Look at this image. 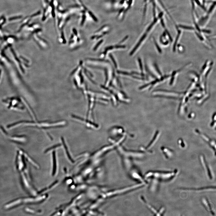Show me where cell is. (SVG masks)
Wrapping results in <instances>:
<instances>
[{"instance_id": "ba28073f", "label": "cell", "mask_w": 216, "mask_h": 216, "mask_svg": "<svg viewBox=\"0 0 216 216\" xmlns=\"http://www.w3.org/2000/svg\"><path fill=\"white\" fill-rule=\"evenodd\" d=\"M147 36V33H145L142 36L140 40L139 41L138 43L136 45V46L135 47V48H133V49L130 52V56H131L133 54H134V52L136 51V50L138 49V48L140 46V44H141L142 42L145 39V38H146V36Z\"/></svg>"}, {"instance_id": "7a4b0ae2", "label": "cell", "mask_w": 216, "mask_h": 216, "mask_svg": "<svg viewBox=\"0 0 216 216\" xmlns=\"http://www.w3.org/2000/svg\"><path fill=\"white\" fill-rule=\"evenodd\" d=\"M6 49H8L10 60H12V62L14 63V65L17 68L18 71L21 74H24L25 73V69L23 68L19 57L16 55L14 50H13L11 46Z\"/></svg>"}, {"instance_id": "ffe728a7", "label": "cell", "mask_w": 216, "mask_h": 216, "mask_svg": "<svg viewBox=\"0 0 216 216\" xmlns=\"http://www.w3.org/2000/svg\"><path fill=\"white\" fill-rule=\"evenodd\" d=\"M126 46L124 45H116L114 47V48H125Z\"/></svg>"}, {"instance_id": "e0dca14e", "label": "cell", "mask_w": 216, "mask_h": 216, "mask_svg": "<svg viewBox=\"0 0 216 216\" xmlns=\"http://www.w3.org/2000/svg\"><path fill=\"white\" fill-rule=\"evenodd\" d=\"M104 71H105V84H106L107 81L108 79V75L107 69L106 68H105L104 69Z\"/></svg>"}, {"instance_id": "2e32d148", "label": "cell", "mask_w": 216, "mask_h": 216, "mask_svg": "<svg viewBox=\"0 0 216 216\" xmlns=\"http://www.w3.org/2000/svg\"><path fill=\"white\" fill-rule=\"evenodd\" d=\"M138 62L139 64V65L140 67L141 70L142 72H143V66H142V63L141 60L140 58H138Z\"/></svg>"}, {"instance_id": "4316f807", "label": "cell", "mask_w": 216, "mask_h": 216, "mask_svg": "<svg viewBox=\"0 0 216 216\" xmlns=\"http://www.w3.org/2000/svg\"><path fill=\"white\" fill-rule=\"evenodd\" d=\"M2 69L0 68V82H1L2 78Z\"/></svg>"}, {"instance_id": "30bf717a", "label": "cell", "mask_w": 216, "mask_h": 216, "mask_svg": "<svg viewBox=\"0 0 216 216\" xmlns=\"http://www.w3.org/2000/svg\"><path fill=\"white\" fill-rule=\"evenodd\" d=\"M178 143L179 145L181 148H185L186 144L182 139H179L178 141Z\"/></svg>"}, {"instance_id": "d6986e66", "label": "cell", "mask_w": 216, "mask_h": 216, "mask_svg": "<svg viewBox=\"0 0 216 216\" xmlns=\"http://www.w3.org/2000/svg\"><path fill=\"white\" fill-rule=\"evenodd\" d=\"M195 114L194 113H192L189 114L188 115V118L189 119H193L195 117Z\"/></svg>"}, {"instance_id": "484cf974", "label": "cell", "mask_w": 216, "mask_h": 216, "mask_svg": "<svg viewBox=\"0 0 216 216\" xmlns=\"http://www.w3.org/2000/svg\"><path fill=\"white\" fill-rule=\"evenodd\" d=\"M131 76H132V77L133 78H136V79H138L142 80H144V79H145L144 78H139V77H136V76H133V75H132Z\"/></svg>"}, {"instance_id": "44dd1931", "label": "cell", "mask_w": 216, "mask_h": 216, "mask_svg": "<svg viewBox=\"0 0 216 216\" xmlns=\"http://www.w3.org/2000/svg\"><path fill=\"white\" fill-rule=\"evenodd\" d=\"M154 43H155L156 46L157 48V49L158 50V52H159L160 53H161V50L160 49V48L158 46V44L156 42V41L155 40H154Z\"/></svg>"}, {"instance_id": "52a82bcc", "label": "cell", "mask_w": 216, "mask_h": 216, "mask_svg": "<svg viewBox=\"0 0 216 216\" xmlns=\"http://www.w3.org/2000/svg\"><path fill=\"white\" fill-rule=\"evenodd\" d=\"M182 189L184 190H190V191H213L214 190H215L216 189V188L215 186H208V187H205L203 188H182Z\"/></svg>"}, {"instance_id": "9c48e42d", "label": "cell", "mask_w": 216, "mask_h": 216, "mask_svg": "<svg viewBox=\"0 0 216 216\" xmlns=\"http://www.w3.org/2000/svg\"><path fill=\"white\" fill-rule=\"evenodd\" d=\"M160 132L159 131H158L156 133V134H155V137L153 140H152V142H151L150 144L149 145L148 147V148H151L152 146L154 145V144H155L158 140L159 138L160 137Z\"/></svg>"}, {"instance_id": "3957f363", "label": "cell", "mask_w": 216, "mask_h": 216, "mask_svg": "<svg viewBox=\"0 0 216 216\" xmlns=\"http://www.w3.org/2000/svg\"><path fill=\"white\" fill-rule=\"evenodd\" d=\"M195 132L201 138L207 142L211 148L213 150L215 153L216 152V143L215 141L206 135L201 132L198 129H196Z\"/></svg>"}, {"instance_id": "4fadbf2b", "label": "cell", "mask_w": 216, "mask_h": 216, "mask_svg": "<svg viewBox=\"0 0 216 216\" xmlns=\"http://www.w3.org/2000/svg\"><path fill=\"white\" fill-rule=\"evenodd\" d=\"M109 56L111 60H112V62H113L114 66H115V67L117 68V64L115 59H114V58H113V56L111 54H110Z\"/></svg>"}, {"instance_id": "8992f818", "label": "cell", "mask_w": 216, "mask_h": 216, "mask_svg": "<svg viewBox=\"0 0 216 216\" xmlns=\"http://www.w3.org/2000/svg\"><path fill=\"white\" fill-rule=\"evenodd\" d=\"M161 150L165 157L167 159L170 158L172 157L174 155L173 150L168 148L162 147L161 148Z\"/></svg>"}, {"instance_id": "8fae6325", "label": "cell", "mask_w": 216, "mask_h": 216, "mask_svg": "<svg viewBox=\"0 0 216 216\" xmlns=\"http://www.w3.org/2000/svg\"><path fill=\"white\" fill-rule=\"evenodd\" d=\"M213 121L211 125L212 127L215 128L216 126V113H215L213 117Z\"/></svg>"}, {"instance_id": "f1b7e54d", "label": "cell", "mask_w": 216, "mask_h": 216, "mask_svg": "<svg viewBox=\"0 0 216 216\" xmlns=\"http://www.w3.org/2000/svg\"><path fill=\"white\" fill-rule=\"evenodd\" d=\"M112 81L111 80L109 86H111L112 85Z\"/></svg>"}, {"instance_id": "603a6c76", "label": "cell", "mask_w": 216, "mask_h": 216, "mask_svg": "<svg viewBox=\"0 0 216 216\" xmlns=\"http://www.w3.org/2000/svg\"><path fill=\"white\" fill-rule=\"evenodd\" d=\"M150 85V83H149H149L145 85H143V86L140 87L139 88V89L140 90L142 89L148 87V86H149Z\"/></svg>"}, {"instance_id": "277c9868", "label": "cell", "mask_w": 216, "mask_h": 216, "mask_svg": "<svg viewBox=\"0 0 216 216\" xmlns=\"http://www.w3.org/2000/svg\"><path fill=\"white\" fill-rule=\"evenodd\" d=\"M200 159L202 166L205 171L209 178L212 180L213 178L212 172L206 160L205 157L204 155H201L200 156Z\"/></svg>"}, {"instance_id": "ac0fdd59", "label": "cell", "mask_w": 216, "mask_h": 216, "mask_svg": "<svg viewBox=\"0 0 216 216\" xmlns=\"http://www.w3.org/2000/svg\"><path fill=\"white\" fill-rule=\"evenodd\" d=\"M103 40H101L97 44L96 46H95L94 48V50H96L98 47L100 45V44L103 43Z\"/></svg>"}, {"instance_id": "5b68a950", "label": "cell", "mask_w": 216, "mask_h": 216, "mask_svg": "<svg viewBox=\"0 0 216 216\" xmlns=\"http://www.w3.org/2000/svg\"><path fill=\"white\" fill-rule=\"evenodd\" d=\"M202 202L206 211L213 215H215V213L213 210L210 203L205 198H203L202 199Z\"/></svg>"}, {"instance_id": "7c38bea8", "label": "cell", "mask_w": 216, "mask_h": 216, "mask_svg": "<svg viewBox=\"0 0 216 216\" xmlns=\"http://www.w3.org/2000/svg\"><path fill=\"white\" fill-rule=\"evenodd\" d=\"M114 48V47L113 46H110L109 47H107L105 49V51L103 53V54L105 56L107 52L108 51H109L110 50H111L113 49Z\"/></svg>"}, {"instance_id": "83f0119b", "label": "cell", "mask_w": 216, "mask_h": 216, "mask_svg": "<svg viewBox=\"0 0 216 216\" xmlns=\"http://www.w3.org/2000/svg\"><path fill=\"white\" fill-rule=\"evenodd\" d=\"M20 17H20V16H19V17H15L11 18H10V19H9V20H10L11 21V20H15V19H18V18H20Z\"/></svg>"}, {"instance_id": "6da1fadb", "label": "cell", "mask_w": 216, "mask_h": 216, "mask_svg": "<svg viewBox=\"0 0 216 216\" xmlns=\"http://www.w3.org/2000/svg\"><path fill=\"white\" fill-rule=\"evenodd\" d=\"M178 173V171L175 170L170 171H150L146 174V178L155 179L160 181H166L173 179Z\"/></svg>"}, {"instance_id": "5bb4252c", "label": "cell", "mask_w": 216, "mask_h": 216, "mask_svg": "<svg viewBox=\"0 0 216 216\" xmlns=\"http://www.w3.org/2000/svg\"><path fill=\"white\" fill-rule=\"evenodd\" d=\"M89 14L91 16L93 19V20L97 22L98 20L97 19L95 16L92 13L91 11H89Z\"/></svg>"}, {"instance_id": "7402d4cb", "label": "cell", "mask_w": 216, "mask_h": 216, "mask_svg": "<svg viewBox=\"0 0 216 216\" xmlns=\"http://www.w3.org/2000/svg\"><path fill=\"white\" fill-rule=\"evenodd\" d=\"M86 17L85 15H84L82 17V19L81 21V25H83L85 20Z\"/></svg>"}, {"instance_id": "d4e9b609", "label": "cell", "mask_w": 216, "mask_h": 216, "mask_svg": "<svg viewBox=\"0 0 216 216\" xmlns=\"http://www.w3.org/2000/svg\"><path fill=\"white\" fill-rule=\"evenodd\" d=\"M128 36H126L125 37L124 39L120 42L119 43H121L123 42H124L125 40H126L127 39H128Z\"/></svg>"}, {"instance_id": "9a60e30c", "label": "cell", "mask_w": 216, "mask_h": 216, "mask_svg": "<svg viewBox=\"0 0 216 216\" xmlns=\"http://www.w3.org/2000/svg\"><path fill=\"white\" fill-rule=\"evenodd\" d=\"M117 73L118 74H123L125 75L131 76L132 75V74L128 72L122 71H117Z\"/></svg>"}, {"instance_id": "f546056e", "label": "cell", "mask_w": 216, "mask_h": 216, "mask_svg": "<svg viewBox=\"0 0 216 216\" xmlns=\"http://www.w3.org/2000/svg\"><path fill=\"white\" fill-rule=\"evenodd\" d=\"M45 1L46 2H48V0H45Z\"/></svg>"}, {"instance_id": "cb8c5ba5", "label": "cell", "mask_w": 216, "mask_h": 216, "mask_svg": "<svg viewBox=\"0 0 216 216\" xmlns=\"http://www.w3.org/2000/svg\"><path fill=\"white\" fill-rule=\"evenodd\" d=\"M131 73L133 74H137L138 75H141L142 76H144V74L142 73L140 74V73H138L137 72H132Z\"/></svg>"}]
</instances>
